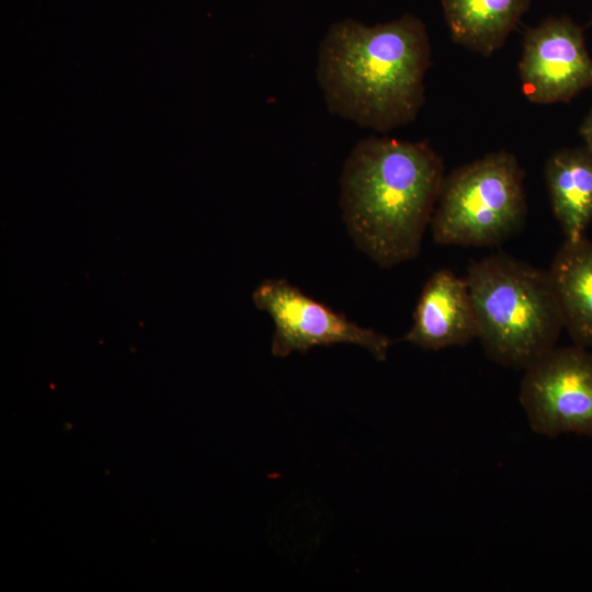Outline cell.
Here are the masks:
<instances>
[{
  "label": "cell",
  "instance_id": "9",
  "mask_svg": "<svg viewBox=\"0 0 592 592\" xmlns=\"http://www.w3.org/2000/svg\"><path fill=\"white\" fill-rule=\"evenodd\" d=\"M544 175L566 240L585 237L592 223V153L585 148L558 150L548 158Z\"/></svg>",
  "mask_w": 592,
  "mask_h": 592
},
{
  "label": "cell",
  "instance_id": "3",
  "mask_svg": "<svg viewBox=\"0 0 592 592\" xmlns=\"http://www.w3.org/2000/svg\"><path fill=\"white\" fill-rule=\"evenodd\" d=\"M465 277L491 361L525 369L556 348L565 327L548 271L496 253L473 260Z\"/></svg>",
  "mask_w": 592,
  "mask_h": 592
},
{
  "label": "cell",
  "instance_id": "10",
  "mask_svg": "<svg viewBox=\"0 0 592 592\" xmlns=\"http://www.w3.org/2000/svg\"><path fill=\"white\" fill-rule=\"evenodd\" d=\"M548 272L565 329L576 345L592 348V241L566 240Z\"/></svg>",
  "mask_w": 592,
  "mask_h": 592
},
{
  "label": "cell",
  "instance_id": "11",
  "mask_svg": "<svg viewBox=\"0 0 592 592\" xmlns=\"http://www.w3.org/2000/svg\"><path fill=\"white\" fill-rule=\"evenodd\" d=\"M533 0H441L452 39L485 57L505 43Z\"/></svg>",
  "mask_w": 592,
  "mask_h": 592
},
{
  "label": "cell",
  "instance_id": "8",
  "mask_svg": "<svg viewBox=\"0 0 592 592\" xmlns=\"http://www.w3.org/2000/svg\"><path fill=\"white\" fill-rule=\"evenodd\" d=\"M477 337V318L466 277L448 269L435 271L422 288L411 328L400 340L439 351L466 345Z\"/></svg>",
  "mask_w": 592,
  "mask_h": 592
},
{
  "label": "cell",
  "instance_id": "5",
  "mask_svg": "<svg viewBox=\"0 0 592 592\" xmlns=\"http://www.w3.org/2000/svg\"><path fill=\"white\" fill-rule=\"evenodd\" d=\"M252 300L273 320L271 352L276 357L346 343L360 345L377 361H385L394 343L387 335L358 326L284 278H267L260 283L252 293Z\"/></svg>",
  "mask_w": 592,
  "mask_h": 592
},
{
  "label": "cell",
  "instance_id": "7",
  "mask_svg": "<svg viewBox=\"0 0 592 592\" xmlns=\"http://www.w3.org/2000/svg\"><path fill=\"white\" fill-rule=\"evenodd\" d=\"M519 72L533 103L569 102L592 88V58L583 29L571 18L548 16L526 31Z\"/></svg>",
  "mask_w": 592,
  "mask_h": 592
},
{
  "label": "cell",
  "instance_id": "1",
  "mask_svg": "<svg viewBox=\"0 0 592 592\" xmlns=\"http://www.w3.org/2000/svg\"><path fill=\"white\" fill-rule=\"evenodd\" d=\"M430 64V37L415 15L374 26L346 18L322 38L316 73L332 114L386 133L417 118Z\"/></svg>",
  "mask_w": 592,
  "mask_h": 592
},
{
  "label": "cell",
  "instance_id": "13",
  "mask_svg": "<svg viewBox=\"0 0 592 592\" xmlns=\"http://www.w3.org/2000/svg\"><path fill=\"white\" fill-rule=\"evenodd\" d=\"M591 24H592V21H591Z\"/></svg>",
  "mask_w": 592,
  "mask_h": 592
},
{
  "label": "cell",
  "instance_id": "6",
  "mask_svg": "<svg viewBox=\"0 0 592 592\" xmlns=\"http://www.w3.org/2000/svg\"><path fill=\"white\" fill-rule=\"evenodd\" d=\"M520 402L535 433L592 437V352L554 348L525 368Z\"/></svg>",
  "mask_w": 592,
  "mask_h": 592
},
{
  "label": "cell",
  "instance_id": "2",
  "mask_svg": "<svg viewBox=\"0 0 592 592\" xmlns=\"http://www.w3.org/2000/svg\"><path fill=\"white\" fill-rule=\"evenodd\" d=\"M445 178L425 141L360 140L340 177V206L355 246L383 269L418 257Z\"/></svg>",
  "mask_w": 592,
  "mask_h": 592
},
{
  "label": "cell",
  "instance_id": "12",
  "mask_svg": "<svg viewBox=\"0 0 592 592\" xmlns=\"http://www.w3.org/2000/svg\"><path fill=\"white\" fill-rule=\"evenodd\" d=\"M579 134L584 140L585 149L592 153V107L581 123Z\"/></svg>",
  "mask_w": 592,
  "mask_h": 592
},
{
  "label": "cell",
  "instance_id": "4",
  "mask_svg": "<svg viewBox=\"0 0 592 592\" xmlns=\"http://www.w3.org/2000/svg\"><path fill=\"white\" fill-rule=\"evenodd\" d=\"M525 217L524 171L497 151L445 175L430 225L440 244L489 247L519 232Z\"/></svg>",
  "mask_w": 592,
  "mask_h": 592
}]
</instances>
